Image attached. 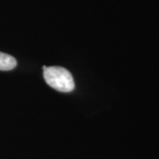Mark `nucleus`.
<instances>
[{
    "instance_id": "nucleus-1",
    "label": "nucleus",
    "mask_w": 159,
    "mask_h": 159,
    "mask_svg": "<svg viewBox=\"0 0 159 159\" xmlns=\"http://www.w3.org/2000/svg\"><path fill=\"white\" fill-rule=\"evenodd\" d=\"M43 77L47 84L60 92L74 89V80L68 70L60 66H43Z\"/></svg>"
},
{
    "instance_id": "nucleus-2",
    "label": "nucleus",
    "mask_w": 159,
    "mask_h": 159,
    "mask_svg": "<svg viewBox=\"0 0 159 159\" xmlns=\"http://www.w3.org/2000/svg\"><path fill=\"white\" fill-rule=\"evenodd\" d=\"M16 66L17 61L12 56L0 52V71H10L15 68Z\"/></svg>"
}]
</instances>
